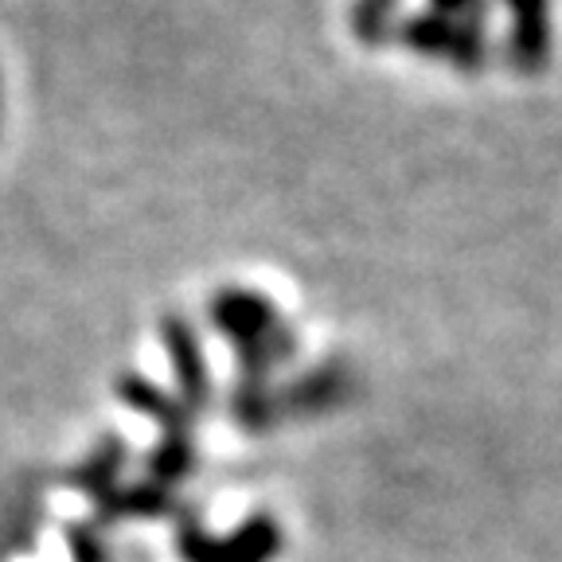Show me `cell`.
Instances as JSON below:
<instances>
[{"label":"cell","instance_id":"obj_2","mask_svg":"<svg viewBox=\"0 0 562 562\" xmlns=\"http://www.w3.org/2000/svg\"><path fill=\"white\" fill-rule=\"evenodd\" d=\"M512 4V59L524 70H539L551 55V4L547 0H508Z\"/></svg>","mask_w":562,"mask_h":562},{"label":"cell","instance_id":"obj_3","mask_svg":"<svg viewBox=\"0 0 562 562\" xmlns=\"http://www.w3.org/2000/svg\"><path fill=\"white\" fill-rule=\"evenodd\" d=\"M434 9H438V16H449V20H461V24L481 27L484 0H434Z\"/></svg>","mask_w":562,"mask_h":562},{"label":"cell","instance_id":"obj_1","mask_svg":"<svg viewBox=\"0 0 562 562\" xmlns=\"http://www.w3.org/2000/svg\"><path fill=\"white\" fill-rule=\"evenodd\" d=\"M403 40L422 55H449L457 59V67H481L484 59V40L476 24H461V20L449 16H414L403 27Z\"/></svg>","mask_w":562,"mask_h":562}]
</instances>
